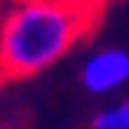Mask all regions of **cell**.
Segmentation results:
<instances>
[{
	"label": "cell",
	"mask_w": 129,
	"mask_h": 129,
	"mask_svg": "<svg viewBox=\"0 0 129 129\" xmlns=\"http://www.w3.org/2000/svg\"><path fill=\"white\" fill-rule=\"evenodd\" d=\"M106 0H12L0 12V80L49 69L101 26Z\"/></svg>",
	"instance_id": "obj_1"
},
{
	"label": "cell",
	"mask_w": 129,
	"mask_h": 129,
	"mask_svg": "<svg viewBox=\"0 0 129 129\" xmlns=\"http://www.w3.org/2000/svg\"><path fill=\"white\" fill-rule=\"evenodd\" d=\"M129 80V52L109 46V49H98L83 60L80 69V83L86 92L92 95H106L115 92Z\"/></svg>",
	"instance_id": "obj_2"
},
{
	"label": "cell",
	"mask_w": 129,
	"mask_h": 129,
	"mask_svg": "<svg viewBox=\"0 0 129 129\" xmlns=\"http://www.w3.org/2000/svg\"><path fill=\"white\" fill-rule=\"evenodd\" d=\"M92 129H129V98L103 106L92 118Z\"/></svg>",
	"instance_id": "obj_3"
}]
</instances>
